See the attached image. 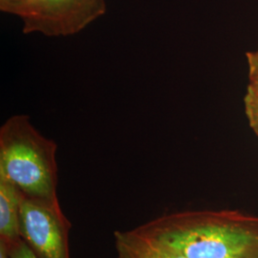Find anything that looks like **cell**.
<instances>
[{
	"instance_id": "cell-1",
	"label": "cell",
	"mask_w": 258,
	"mask_h": 258,
	"mask_svg": "<svg viewBox=\"0 0 258 258\" xmlns=\"http://www.w3.org/2000/svg\"><path fill=\"white\" fill-rule=\"evenodd\" d=\"M57 145L44 137L24 114L14 115L0 128V178L23 195L57 203Z\"/></svg>"
},
{
	"instance_id": "cell-2",
	"label": "cell",
	"mask_w": 258,
	"mask_h": 258,
	"mask_svg": "<svg viewBox=\"0 0 258 258\" xmlns=\"http://www.w3.org/2000/svg\"><path fill=\"white\" fill-rule=\"evenodd\" d=\"M134 230L186 258H242L257 240L246 230L196 215L164 216Z\"/></svg>"
},
{
	"instance_id": "cell-3",
	"label": "cell",
	"mask_w": 258,
	"mask_h": 258,
	"mask_svg": "<svg viewBox=\"0 0 258 258\" xmlns=\"http://www.w3.org/2000/svg\"><path fill=\"white\" fill-rule=\"evenodd\" d=\"M106 10L105 0H29L17 17L26 35L64 37L82 32Z\"/></svg>"
},
{
	"instance_id": "cell-4",
	"label": "cell",
	"mask_w": 258,
	"mask_h": 258,
	"mask_svg": "<svg viewBox=\"0 0 258 258\" xmlns=\"http://www.w3.org/2000/svg\"><path fill=\"white\" fill-rule=\"evenodd\" d=\"M71 228L59 202L48 203L24 196L19 218L20 235L37 258H70Z\"/></svg>"
},
{
	"instance_id": "cell-5",
	"label": "cell",
	"mask_w": 258,
	"mask_h": 258,
	"mask_svg": "<svg viewBox=\"0 0 258 258\" xmlns=\"http://www.w3.org/2000/svg\"><path fill=\"white\" fill-rule=\"evenodd\" d=\"M23 199L15 184L0 178V241L8 247L21 239L19 218Z\"/></svg>"
},
{
	"instance_id": "cell-6",
	"label": "cell",
	"mask_w": 258,
	"mask_h": 258,
	"mask_svg": "<svg viewBox=\"0 0 258 258\" xmlns=\"http://www.w3.org/2000/svg\"><path fill=\"white\" fill-rule=\"evenodd\" d=\"M115 242L127 249L136 258H186L175 249L139 233L134 229L115 231Z\"/></svg>"
},
{
	"instance_id": "cell-7",
	"label": "cell",
	"mask_w": 258,
	"mask_h": 258,
	"mask_svg": "<svg viewBox=\"0 0 258 258\" xmlns=\"http://www.w3.org/2000/svg\"><path fill=\"white\" fill-rule=\"evenodd\" d=\"M244 103L249 125L258 135V92L249 85L244 98Z\"/></svg>"
},
{
	"instance_id": "cell-8",
	"label": "cell",
	"mask_w": 258,
	"mask_h": 258,
	"mask_svg": "<svg viewBox=\"0 0 258 258\" xmlns=\"http://www.w3.org/2000/svg\"><path fill=\"white\" fill-rule=\"evenodd\" d=\"M6 248L11 258H37L36 254L33 252V250L26 244V242L22 238L9 247L6 246Z\"/></svg>"
},
{
	"instance_id": "cell-9",
	"label": "cell",
	"mask_w": 258,
	"mask_h": 258,
	"mask_svg": "<svg viewBox=\"0 0 258 258\" xmlns=\"http://www.w3.org/2000/svg\"><path fill=\"white\" fill-rule=\"evenodd\" d=\"M249 67V86L258 92V49L246 54Z\"/></svg>"
},
{
	"instance_id": "cell-10",
	"label": "cell",
	"mask_w": 258,
	"mask_h": 258,
	"mask_svg": "<svg viewBox=\"0 0 258 258\" xmlns=\"http://www.w3.org/2000/svg\"><path fill=\"white\" fill-rule=\"evenodd\" d=\"M29 0H0V10L3 13L17 16Z\"/></svg>"
},
{
	"instance_id": "cell-11",
	"label": "cell",
	"mask_w": 258,
	"mask_h": 258,
	"mask_svg": "<svg viewBox=\"0 0 258 258\" xmlns=\"http://www.w3.org/2000/svg\"><path fill=\"white\" fill-rule=\"evenodd\" d=\"M116 249H117V258H136L132 253H130L127 249H124L120 245L116 244Z\"/></svg>"
},
{
	"instance_id": "cell-12",
	"label": "cell",
	"mask_w": 258,
	"mask_h": 258,
	"mask_svg": "<svg viewBox=\"0 0 258 258\" xmlns=\"http://www.w3.org/2000/svg\"><path fill=\"white\" fill-rule=\"evenodd\" d=\"M0 258H11L4 243L0 242Z\"/></svg>"
}]
</instances>
